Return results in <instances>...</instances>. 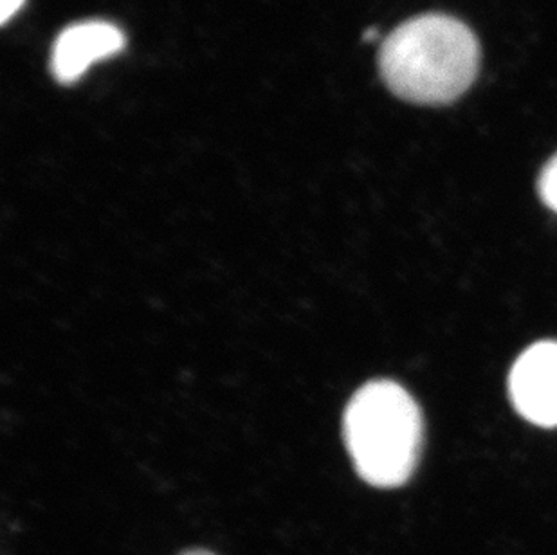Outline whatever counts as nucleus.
<instances>
[{"label": "nucleus", "instance_id": "f257e3e1", "mask_svg": "<svg viewBox=\"0 0 557 555\" xmlns=\"http://www.w3.org/2000/svg\"><path fill=\"white\" fill-rule=\"evenodd\" d=\"M480 44L463 22L428 13L400 24L379 51L383 82L400 100L446 106L473 85Z\"/></svg>", "mask_w": 557, "mask_h": 555}, {"label": "nucleus", "instance_id": "f03ea898", "mask_svg": "<svg viewBox=\"0 0 557 555\" xmlns=\"http://www.w3.org/2000/svg\"><path fill=\"white\" fill-rule=\"evenodd\" d=\"M345 442L356 471L373 488L405 485L421 458L422 414L394 381H370L345 409Z\"/></svg>", "mask_w": 557, "mask_h": 555}, {"label": "nucleus", "instance_id": "7ed1b4c3", "mask_svg": "<svg viewBox=\"0 0 557 555\" xmlns=\"http://www.w3.org/2000/svg\"><path fill=\"white\" fill-rule=\"evenodd\" d=\"M509 395L516 411L531 424L557 425V341L529 346L512 365Z\"/></svg>", "mask_w": 557, "mask_h": 555}, {"label": "nucleus", "instance_id": "20e7f679", "mask_svg": "<svg viewBox=\"0 0 557 555\" xmlns=\"http://www.w3.org/2000/svg\"><path fill=\"white\" fill-rule=\"evenodd\" d=\"M125 35L111 22H79L65 27L54 40L51 73L59 84L78 82L90 65L122 53Z\"/></svg>", "mask_w": 557, "mask_h": 555}, {"label": "nucleus", "instance_id": "39448f33", "mask_svg": "<svg viewBox=\"0 0 557 555\" xmlns=\"http://www.w3.org/2000/svg\"><path fill=\"white\" fill-rule=\"evenodd\" d=\"M537 192L545 206L557 213V153L543 168L537 181Z\"/></svg>", "mask_w": 557, "mask_h": 555}, {"label": "nucleus", "instance_id": "423d86ee", "mask_svg": "<svg viewBox=\"0 0 557 555\" xmlns=\"http://www.w3.org/2000/svg\"><path fill=\"white\" fill-rule=\"evenodd\" d=\"M24 2L26 0H0V21H2V24H8L22 10Z\"/></svg>", "mask_w": 557, "mask_h": 555}, {"label": "nucleus", "instance_id": "0eeeda50", "mask_svg": "<svg viewBox=\"0 0 557 555\" xmlns=\"http://www.w3.org/2000/svg\"><path fill=\"white\" fill-rule=\"evenodd\" d=\"M181 555H215L213 552L205 551V548H191V551L183 552Z\"/></svg>", "mask_w": 557, "mask_h": 555}, {"label": "nucleus", "instance_id": "6e6552de", "mask_svg": "<svg viewBox=\"0 0 557 555\" xmlns=\"http://www.w3.org/2000/svg\"><path fill=\"white\" fill-rule=\"evenodd\" d=\"M364 40L367 42H372V40H375L377 38V29L375 27H372V29H369V32L364 33Z\"/></svg>", "mask_w": 557, "mask_h": 555}]
</instances>
